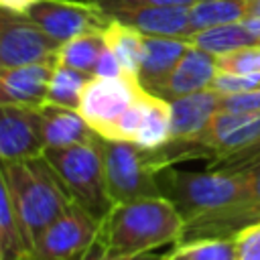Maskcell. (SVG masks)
Masks as SVG:
<instances>
[{"label":"cell","mask_w":260,"mask_h":260,"mask_svg":"<svg viewBox=\"0 0 260 260\" xmlns=\"http://www.w3.org/2000/svg\"><path fill=\"white\" fill-rule=\"evenodd\" d=\"M189 41L195 47H199L215 57L228 55L232 51H238V49H244L250 45H260V41L246 28L244 22H232V24H219V26L195 30L189 37Z\"/></svg>","instance_id":"cell-19"},{"label":"cell","mask_w":260,"mask_h":260,"mask_svg":"<svg viewBox=\"0 0 260 260\" xmlns=\"http://www.w3.org/2000/svg\"><path fill=\"white\" fill-rule=\"evenodd\" d=\"M246 0H195L189 6V20L195 30L242 22Z\"/></svg>","instance_id":"cell-22"},{"label":"cell","mask_w":260,"mask_h":260,"mask_svg":"<svg viewBox=\"0 0 260 260\" xmlns=\"http://www.w3.org/2000/svg\"><path fill=\"white\" fill-rule=\"evenodd\" d=\"M106 47H108V43H106L104 30L102 32H85V35H79V37L63 43L57 53V61L67 67H73V69L93 75V67Z\"/></svg>","instance_id":"cell-23"},{"label":"cell","mask_w":260,"mask_h":260,"mask_svg":"<svg viewBox=\"0 0 260 260\" xmlns=\"http://www.w3.org/2000/svg\"><path fill=\"white\" fill-rule=\"evenodd\" d=\"M201 136L213 150V160L209 162H215L252 144L260 136V112L219 110Z\"/></svg>","instance_id":"cell-13"},{"label":"cell","mask_w":260,"mask_h":260,"mask_svg":"<svg viewBox=\"0 0 260 260\" xmlns=\"http://www.w3.org/2000/svg\"><path fill=\"white\" fill-rule=\"evenodd\" d=\"M144 91L146 89L140 85V81L130 75H120V77L93 75L83 89L77 110L100 136L108 138L116 122L122 118V114Z\"/></svg>","instance_id":"cell-7"},{"label":"cell","mask_w":260,"mask_h":260,"mask_svg":"<svg viewBox=\"0 0 260 260\" xmlns=\"http://www.w3.org/2000/svg\"><path fill=\"white\" fill-rule=\"evenodd\" d=\"M156 179L160 195L177 207L185 221L230 205L242 195L246 185L240 173L209 167L205 171H179L173 165L160 169Z\"/></svg>","instance_id":"cell-3"},{"label":"cell","mask_w":260,"mask_h":260,"mask_svg":"<svg viewBox=\"0 0 260 260\" xmlns=\"http://www.w3.org/2000/svg\"><path fill=\"white\" fill-rule=\"evenodd\" d=\"M61 43L32 18L0 8V67H18L57 59Z\"/></svg>","instance_id":"cell-8"},{"label":"cell","mask_w":260,"mask_h":260,"mask_svg":"<svg viewBox=\"0 0 260 260\" xmlns=\"http://www.w3.org/2000/svg\"><path fill=\"white\" fill-rule=\"evenodd\" d=\"M236 260H260V221L236 236Z\"/></svg>","instance_id":"cell-29"},{"label":"cell","mask_w":260,"mask_h":260,"mask_svg":"<svg viewBox=\"0 0 260 260\" xmlns=\"http://www.w3.org/2000/svg\"><path fill=\"white\" fill-rule=\"evenodd\" d=\"M24 14L61 45L85 32H102L112 20L87 0H39Z\"/></svg>","instance_id":"cell-9"},{"label":"cell","mask_w":260,"mask_h":260,"mask_svg":"<svg viewBox=\"0 0 260 260\" xmlns=\"http://www.w3.org/2000/svg\"><path fill=\"white\" fill-rule=\"evenodd\" d=\"M35 2H39V0H0V8H6V10L24 14Z\"/></svg>","instance_id":"cell-33"},{"label":"cell","mask_w":260,"mask_h":260,"mask_svg":"<svg viewBox=\"0 0 260 260\" xmlns=\"http://www.w3.org/2000/svg\"><path fill=\"white\" fill-rule=\"evenodd\" d=\"M93 75L95 77H120V75H124V69L110 47H106L104 53L100 55V59L93 67Z\"/></svg>","instance_id":"cell-31"},{"label":"cell","mask_w":260,"mask_h":260,"mask_svg":"<svg viewBox=\"0 0 260 260\" xmlns=\"http://www.w3.org/2000/svg\"><path fill=\"white\" fill-rule=\"evenodd\" d=\"M256 160H260V136H258L252 144H248V146L240 148L238 152L228 154V156H223V158H219V160H215V162H209L207 167H209V169H217V171L242 173V171H246L248 167H252Z\"/></svg>","instance_id":"cell-28"},{"label":"cell","mask_w":260,"mask_h":260,"mask_svg":"<svg viewBox=\"0 0 260 260\" xmlns=\"http://www.w3.org/2000/svg\"><path fill=\"white\" fill-rule=\"evenodd\" d=\"M30 240L8 199L0 189V260H28Z\"/></svg>","instance_id":"cell-20"},{"label":"cell","mask_w":260,"mask_h":260,"mask_svg":"<svg viewBox=\"0 0 260 260\" xmlns=\"http://www.w3.org/2000/svg\"><path fill=\"white\" fill-rule=\"evenodd\" d=\"M100 223L75 201L35 240L28 260H102Z\"/></svg>","instance_id":"cell-5"},{"label":"cell","mask_w":260,"mask_h":260,"mask_svg":"<svg viewBox=\"0 0 260 260\" xmlns=\"http://www.w3.org/2000/svg\"><path fill=\"white\" fill-rule=\"evenodd\" d=\"M211 87L219 91L221 95H236V93H246L252 89L260 87V73H228V71H217Z\"/></svg>","instance_id":"cell-27"},{"label":"cell","mask_w":260,"mask_h":260,"mask_svg":"<svg viewBox=\"0 0 260 260\" xmlns=\"http://www.w3.org/2000/svg\"><path fill=\"white\" fill-rule=\"evenodd\" d=\"M217 71H219L217 57L191 43V47L187 49L183 59L177 63V67L173 69L169 79L162 83L156 95L167 102H173L177 98L201 91L205 87H211Z\"/></svg>","instance_id":"cell-14"},{"label":"cell","mask_w":260,"mask_h":260,"mask_svg":"<svg viewBox=\"0 0 260 260\" xmlns=\"http://www.w3.org/2000/svg\"><path fill=\"white\" fill-rule=\"evenodd\" d=\"M43 156L63 179L71 199L77 205L98 219H104L110 213L114 201L108 193L104 144L100 134L89 142L63 148H45Z\"/></svg>","instance_id":"cell-4"},{"label":"cell","mask_w":260,"mask_h":260,"mask_svg":"<svg viewBox=\"0 0 260 260\" xmlns=\"http://www.w3.org/2000/svg\"><path fill=\"white\" fill-rule=\"evenodd\" d=\"M0 189L8 195L30 246L39 234L73 203L63 179L43 154L2 162Z\"/></svg>","instance_id":"cell-2"},{"label":"cell","mask_w":260,"mask_h":260,"mask_svg":"<svg viewBox=\"0 0 260 260\" xmlns=\"http://www.w3.org/2000/svg\"><path fill=\"white\" fill-rule=\"evenodd\" d=\"M104 37L112 53L118 57L124 69V75L138 79V71L142 63V49H144V35L130 24L112 18L108 26L104 28Z\"/></svg>","instance_id":"cell-18"},{"label":"cell","mask_w":260,"mask_h":260,"mask_svg":"<svg viewBox=\"0 0 260 260\" xmlns=\"http://www.w3.org/2000/svg\"><path fill=\"white\" fill-rule=\"evenodd\" d=\"M45 148L39 108L0 104V160L14 162L41 156Z\"/></svg>","instance_id":"cell-10"},{"label":"cell","mask_w":260,"mask_h":260,"mask_svg":"<svg viewBox=\"0 0 260 260\" xmlns=\"http://www.w3.org/2000/svg\"><path fill=\"white\" fill-rule=\"evenodd\" d=\"M57 59L18 67H0V104L41 108L49 95V83Z\"/></svg>","instance_id":"cell-12"},{"label":"cell","mask_w":260,"mask_h":260,"mask_svg":"<svg viewBox=\"0 0 260 260\" xmlns=\"http://www.w3.org/2000/svg\"><path fill=\"white\" fill-rule=\"evenodd\" d=\"M223 95L213 87L177 98L171 102V138H191L201 134L221 110Z\"/></svg>","instance_id":"cell-16"},{"label":"cell","mask_w":260,"mask_h":260,"mask_svg":"<svg viewBox=\"0 0 260 260\" xmlns=\"http://www.w3.org/2000/svg\"><path fill=\"white\" fill-rule=\"evenodd\" d=\"M112 260H167V254L142 252V254H134V256H122V258H112Z\"/></svg>","instance_id":"cell-34"},{"label":"cell","mask_w":260,"mask_h":260,"mask_svg":"<svg viewBox=\"0 0 260 260\" xmlns=\"http://www.w3.org/2000/svg\"><path fill=\"white\" fill-rule=\"evenodd\" d=\"M185 219L162 195L116 203L100 223L102 260L152 252L165 244H177Z\"/></svg>","instance_id":"cell-1"},{"label":"cell","mask_w":260,"mask_h":260,"mask_svg":"<svg viewBox=\"0 0 260 260\" xmlns=\"http://www.w3.org/2000/svg\"><path fill=\"white\" fill-rule=\"evenodd\" d=\"M43 118V136L47 148H63L71 144L89 142L98 136V132L89 126V122L75 108H65L59 104L45 102L41 108Z\"/></svg>","instance_id":"cell-17"},{"label":"cell","mask_w":260,"mask_h":260,"mask_svg":"<svg viewBox=\"0 0 260 260\" xmlns=\"http://www.w3.org/2000/svg\"><path fill=\"white\" fill-rule=\"evenodd\" d=\"M104 160L108 193L116 203H126L142 197H158V169L150 162L146 148L128 140L104 138Z\"/></svg>","instance_id":"cell-6"},{"label":"cell","mask_w":260,"mask_h":260,"mask_svg":"<svg viewBox=\"0 0 260 260\" xmlns=\"http://www.w3.org/2000/svg\"><path fill=\"white\" fill-rule=\"evenodd\" d=\"M242 22L260 41V0H246V10Z\"/></svg>","instance_id":"cell-32"},{"label":"cell","mask_w":260,"mask_h":260,"mask_svg":"<svg viewBox=\"0 0 260 260\" xmlns=\"http://www.w3.org/2000/svg\"><path fill=\"white\" fill-rule=\"evenodd\" d=\"M189 47H191V41L183 39V37L144 35L142 63H140V71H138L140 85L146 91L156 95Z\"/></svg>","instance_id":"cell-15"},{"label":"cell","mask_w":260,"mask_h":260,"mask_svg":"<svg viewBox=\"0 0 260 260\" xmlns=\"http://www.w3.org/2000/svg\"><path fill=\"white\" fill-rule=\"evenodd\" d=\"M167 260H236V238H201L179 242Z\"/></svg>","instance_id":"cell-25"},{"label":"cell","mask_w":260,"mask_h":260,"mask_svg":"<svg viewBox=\"0 0 260 260\" xmlns=\"http://www.w3.org/2000/svg\"><path fill=\"white\" fill-rule=\"evenodd\" d=\"M221 110H234V112H260V87L236 93V95H223Z\"/></svg>","instance_id":"cell-30"},{"label":"cell","mask_w":260,"mask_h":260,"mask_svg":"<svg viewBox=\"0 0 260 260\" xmlns=\"http://www.w3.org/2000/svg\"><path fill=\"white\" fill-rule=\"evenodd\" d=\"M91 77H93L91 73L67 67V65L57 61V65L53 69L51 83H49L47 102L77 110L79 102H81V95H83V89H85V85H87V81Z\"/></svg>","instance_id":"cell-24"},{"label":"cell","mask_w":260,"mask_h":260,"mask_svg":"<svg viewBox=\"0 0 260 260\" xmlns=\"http://www.w3.org/2000/svg\"><path fill=\"white\" fill-rule=\"evenodd\" d=\"M106 14L138 28L142 35L183 39L193 35L189 6L183 4H118Z\"/></svg>","instance_id":"cell-11"},{"label":"cell","mask_w":260,"mask_h":260,"mask_svg":"<svg viewBox=\"0 0 260 260\" xmlns=\"http://www.w3.org/2000/svg\"><path fill=\"white\" fill-rule=\"evenodd\" d=\"M171 140V102L150 93L146 100L142 124L136 136V144L142 148H158Z\"/></svg>","instance_id":"cell-21"},{"label":"cell","mask_w":260,"mask_h":260,"mask_svg":"<svg viewBox=\"0 0 260 260\" xmlns=\"http://www.w3.org/2000/svg\"><path fill=\"white\" fill-rule=\"evenodd\" d=\"M217 69L228 73H260V45H250L217 57Z\"/></svg>","instance_id":"cell-26"}]
</instances>
